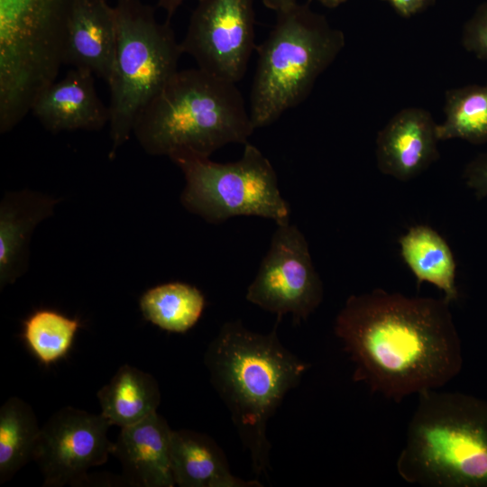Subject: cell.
I'll use <instances>...</instances> for the list:
<instances>
[{"label":"cell","mask_w":487,"mask_h":487,"mask_svg":"<svg viewBox=\"0 0 487 487\" xmlns=\"http://www.w3.org/2000/svg\"><path fill=\"white\" fill-rule=\"evenodd\" d=\"M449 305L381 289L351 295L334 330L354 364V381L398 402L446 385L462 364Z\"/></svg>","instance_id":"obj_1"},{"label":"cell","mask_w":487,"mask_h":487,"mask_svg":"<svg viewBox=\"0 0 487 487\" xmlns=\"http://www.w3.org/2000/svg\"><path fill=\"white\" fill-rule=\"evenodd\" d=\"M280 320L268 334L249 330L240 321L226 322L205 353L211 384L229 410L257 476L271 468L268 422L308 369L280 343Z\"/></svg>","instance_id":"obj_2"},{"label":"cell","mask_w":487,"mask_h":487,"mask_svg":"<svg viewBox=\"0 0 487 487\" xmlns=\"http://www.w3.org/2000/svg\"><path fill=\"white\" fill-rule=\"evenodd\" d=\"M236 84L198 68L178 70L138 115L133 129L142 148L170 159L208 157L254 131Z\"/></svg>","instance_id":"obj_3"},{"label":"cell","mask_w":487,"mask_h":487,"mask_svg":"<svg viewBox=\"0 0 487 487\" xmlns=\"http://www.w3.org/2000/svg\"><path fill=\"white\" fill-rule=\"evenodd\" d=\"M396 466L424 487H487V404L457 392L419 393Z\"/></svg>","instance_id":"obj_4"},{"label":"cell","mask_w":487,"mask_h":487,"mask_svg":"<svg viewBox=\"0 0 487 487\" xmlns=\"http://www.w3.org/2000/svg\"><path fill=\"white\" fill-rule=\"evenodd\" d=\"M345 45L343 31L308 3L276 13L273 28L255 48L258 60L249 105L254 129L270 125L304 102Z\"/></svg>","instance_id":"obj_5"},{"label":"cell","mask_w":487,"mask_h":487,"mask_svg":"<svg viewBox=\"0 0 487 487\" xmlns=\"http://www.w3.org/2000/svg\"><path fill=\"white\" fill-rule=\"evenodd\" d=\"M76 0H0V133L13 130L64 64Z\"/></svg>","instance_id":"obj_6"},{"label":"cell","mask_w":487,"mask_h":487,"mask_svg":"<svg viewBox=\"0 0 487 487\" xmlns=\"http://www.w3.org/2000/svg\"><path fill=\"white\" fill-rule=\"evenodd\" d=\"M117 42L110 91V160L126 142L134 123L179 70L183 54L170 23H160L154 9L140 0H116Z\"/></svg>","instance_id":"obj_7"},{"label":"cell","mask_w":487,"mask_h":487,"mask_svg":"<svg viewBox=\"0 0 487 487\" xmlns=\"http://www.w3.org/2000/svg\"><path fill=\"white\" fill-rule=\"evenodd\" d=\"M185 178L180 196L183 207L208 223L217 224L238 216L289 222V206L281 197L271 161L250 142L242 157L219 163L208 157L179 154L170 158Z\"/></svg>","instance_id":"obj_8"},{"label":"cell","mask_w":487,"mask_h":487,"mask_svg":"<svg viewBox=\"0 0 487 487\" xmlns=\"http://www.w3.org/2000/svg\"><path fill=\"white\" fill-rule=\"evenodd\" d=\"M323 296V283L305 236L289 222L277 225L246 299L279 319L290 314L299 323L317 308Z\"/></svg>","instance_id":"obj_9"},{"label":"cell","mask_w":487,"mask_h":487,"mask_svg":"<svg viewBox=\"0 0 487 487\" xmlns=\"http://www.w3.org/2000/svg\"><path fill=\"white\" fill-rule=\"evenodd\" d=\"M254 24L253 0H198L180 41L182 52L198 69L237 84L256 48Z\"/></svg>","instance_id":"obj_10"},{"label":"cell","mask_w":487,"mask_h":487,"mask_svg":"<svg viewBox=\"0 0 487 487\" xmlns=\"http://www.w3.org/2000/svg\"><path fill=\"white\" fill-rule=\"evenodd\" d=\"M111 425L101 414L64 407L41 426L32 461L43 477V486L78 485L88 481L87 471L106 463L114 442Z\"/></svg>","instance_id":"obj_11"},{"label":"cell","mask_w":487,"mask_h":487,"mask_svg":"<svg viewBox=\"0 0 487 487\" xmlns=\"http://www.w3.org/2000/svg\"><path fill=\"white\" fill-rule=\"evenodd\" d=\"M436 126L424 108L410 106L397 112L377 133L379 170L400 181L422 174L439 158Z\"/></svg>","instance_id":"obj_12"},{"label":"cell","mask_w":487,"mask_h":487,"mask_svg":"<svg viewBox=\"0 0 487 487\" xmlns=\"http://www.w3.org/2000/svg\"><path fill=\"white\" fill-rule=\"evenodd\" d=\"M30 112L51 133L97 131L110 120L109 106L104 105L96 93L95 75L78 68L44 88Z\"/></svg>","instance_id":"obj_13"},{"label":"cell","mask_w":487,"mask_h":487,"mask_svg":"<svg viewBox=\"0 0 487 487\" xmlns=\"http://www.w3.org/2000/svg\"><path fill=\"white\" fill-rule=\"evenodd\" d=\"M116 42L115 6L107 0H76L67 28L64 64L89 70L108 83Z\"/></svg>","instance_id":"obj_14"},{"label":"cell","mask_w":487,"mask_h":487,"mask_svg":"<svg viewBox=\"0 0 487 487\" xmlns=\"http://www.w3.org/2000/svg\"><path fill=\"white\" fill-rule=\"evenodd\" d=\"M171 432L157 411L121 428L113 455L120 461L128 483L141 487L176 485L170 459Z\"/></svg>","instance_id":"obj_15"},{"label":"cell","mask_w":487,"mask_h":487,"mask_svg":"<svg viewBox=\"0 0 487 487\" xmlns=\"http://www.w3.org/2000/svg\"><path fill=\"white\" fill-rule=\"evenodd\" d=\"M58 199L24 189L5 193L0 205V288L27 270L29 243L36 225L53 214Z\"/></svg>","instance_id":"obj_16"},{"label":"cell","mask_w":487,"mask_h":487,"mask_svg":"<svg viewBox=\"0 0 487 487\" xmlns=\"http://www.w3.org/2000/svg\"><path fill=\"white\" fill-rule=\"evenodd\" d=\"M170 459L179 487H262L257 480L234 476L220 446L207 435L188 429L172 430Z\"/></svg>","instance_id":"obj_17"},{"label":"cell","mask_w":487,"mask_h":487,"mask_svg":"<svg viewBox=\"0 0 487 487\" xmlns=\"http://www.w3.org/2000/svg\"><path fill=\"white\" fill-rule=\"evenodd\" d=\"M101 415L111 426L129 427L157 411L161 391L156 379L137 367L124 364L97 391Z\"/></svg>","instance_id":"obj_18"},{"label":"cell","mask_w":487,"mask_h":487,"mask_svg":"<svg viewBox=\"0 0 487 487\" xmlns=\"http://www.w3.org/2000/svg\"><path fill=\"white\" fill-rule=\"evenodd\" d=\"M399 244L401 257L418 284L435 285L449 302L458 298L455 256L439 233L427 225H416L400 236Z\"/></svg>","instance_id":"obj_19"},{"label":"cell","mask_w":487,"mask_h":487,"mask_svg":"<svg viewBox=\"0 0 487 487\" xmlns=\"http://www.w3.org/2000/svg\"><path fill=\"white\" fill-rule=\"evenodd\" d=\"M205 305V297L198 288L179 281L151 288L140 299L143 317L170 333H185L192 328Z\"/></svg>","instance_id":"obj_20"},{"label":"cell","mask_w":487,"mask_h":487,"mask_svg":"<svg viewBox=\"0 0 487 487\" xmlns=\"http://www.w3.org/2000/svg\"><path fill=\"white\" fill-rule=\"evenodd\" d=\"M37 417L26 401L10 397L0 408V483H5L30 461L40 436Z\"/></svg>","instance_id":"obj_21"},{"label":"cell","mask_w":487,"mask_h":487,"mask_svg":"<svg viewBox=\"0 0 487 487\" xmlns=\"http://www.w3.org/2000/svg\"><path fill=\"white\" fill-rule=\"evenodd\" d=\"M444 114V121L436 126L439 141L487 143V81L446 91Z\"/></svg>","instance_id":"obj_22"},{"label":"cell","mask_w":487,"mask_h":487,"mask_svg":"<svg viewBox=\"0 0 487 487\" xmlns=\"http://www.w3.org/2000/svg\"><path fill=\"white\" fill-rule=\"evenodd\" d=\"M80 326L56 310L38 309L23 322V337L31 352L45 365L67 355Z\"/></svg>","instance_id":"obj_23"},{"label":"cell","mask_w":487,"mask_h":487,"mask_svg":"<svg viewBox=\"0 0 487 487\" xmlns=\"http://www.w3.org/2000/svg\"><path fill=\"white\" fill-rule=\"evenodd\" d=\"M461 42L465 51L487 61V2L479 5L464 24Z\"/></svg>","instance_id":"obj_24"},{"label":"cell","mask_w":487,"mask_h":487,"mask_svg":"<svg viewBox=\"0 0 487 487\" xmlns=\"http://www.w3.org/2000/svg\"><path fill=\"white\" fill-rule=\"evenodd\" d=\"M463 179L478 199L487 197V152L478 154L465 165Z\"/></svg>","instance_id":"obj_25"},{"label":"cell","mask_w":487,"mask_h":487,"mask_svg":"<svg viewBox=\"0 0 487 487\" xmlns=\"http://www.w3.org/2000/svg\"><path fill=\"white\" fill-rule=\"evenodd\" d=\"M390 4L393 9L403 17H410L424 10L430 0H384Z\"/></svg>","instance_id":"obj_26"},{"label":"cell","mask_w":487,"mask_h":487,"mask_svg":"<svg viewBox=\"0 0 487 487\" xmlns=\"http://www.w3.org/2000/svg\"><path fill=\"white\" fill-rule=\"evenodd\" d=\"M262 4L268 9L279 13L292 8L298 2L297 0H262Z\"/></svg>","instance_id":"obj_27"},{"label":"cell","mask_w":487,"mask_h":487,"mask_svg":"<svg viewBox=\"0 0 487 487\" xmlns=\"http://www.w3.org/2000/svg\"><path fill=\"white\" fill-rule=\"evenodd\" d=\"M185 0H158V6L164 9L167 14V20L170 21L172 15Z\"/></svg>","instance_id":"obj_28"},{"label":"cell","mask_w":487,"mask_h":487,"mask_svg":"<svg viewBox=\"0 0 487 487\" xmlns=\"http://www.w3.org/2000/svg\"><path fill=\"white\" fill-rule=\"evenodd\" d=\"M317 1L327 8H335L339 6L340 5L347 2L348 0H317Z\"/></svg>","instance_id":"obj_29"},{"label":"cell","mask_w":487,"mask_h":487,"mask_svg":"<svg viewBox=\"0 0 487 487\" xmlns=\"http://www.w3.org/2000/svg\"><path fill=\"white\" fill-rule=\"evenodd\" d=\"M430 1H431V3H432L434 0H430Z\"/></svg>","instance_id":"obj_30"}]
</instances>
